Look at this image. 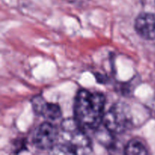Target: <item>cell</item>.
Returning <instances> with one entry per match:
<instances>
[{
  "label": "cell",
  "instance_id": "cell-1",
  "mask_svg": "<svg viewBox=\"0 0 155 155\" xmlns=\"http://www.w3.org/2000/svg\"><path fill=\"white\" fill-rule=\"evenodd\" d=\"M104 104L103 94L81 89L74 101V120L84 131L95 130L103 123Z\"/></svg>",
  "mask_w": 155,
  "mask_h": 155
},
{
  "label": "cell",
  "instance_id": "cell-2",
  "mask_svg": "<svg viewBox=\"0 0 155 155\" xmlns=\"http://www.w3.org/2000/svg\"><path fill=\"white\" fill-rule=\"evenodd\" d=\"M61 142H58L51 150L54 154H89L91 152L89 139L85 131L77 124L76 120H68L62 124Z\"/></svg>",
  "mask_w": 155,
  "mask_h": 155
},
{
  "label": "cell",
  "instance_id": "cell-3",
  "mask_svg": "<svg viewBox=\"0 0 155 155\" xmlns=\"http://www.w3.org/2000/svg\"><path fill=\"white\" fill-rule=\"evenodd\" d=\"M103 124L110 133L120 134L125 132L132 124L131 114L128 106L124 103L114 104L104 114Z\"/></svg>",
  "mask_w": 155,
  "mask_h": 155
},
{
  "label": "cell",
  "instance_id": "cell-4",
  "mask_svg": "<svg viewBox=\"0 0 155 155\" xmlns=\"http://www.w3.org/2000/svg\"><path fill=\"white\" fill-rule=\"evenodd\" d=\"M60 132L52 124L45 122L36 127L33 135V144L39 150H51L58 143Z\"/></svg>",
  "mask_w": 155,
  "mask_h": 155
},
{
  "label": "cell",
  "instance_id": "cell-5",
  "mask_svg": "<svg viewBox=\"0 0 155 155\" xmlns=\"http://www.w3.org/2000/svg\"><path fill=\"white\" fill-rule=\"evenodd\" d=\"M136 33L147 40L155 39V14L142 13L135 21Z\"/></svg>",
  "mask_w": 155,
  "mask_h": 155
},
{
  "label": "cell",
  "instance_id": "cell-6",
  "mask_svg": "<svg viewBox=\"0 0 155 155\" xmlns=\"http://www.w3.org/2000/svg\"><path fill=\"white\" fill-rule=\"evenodd\" d=\"M33 110L38 115L50 120H56L61 117V111L58 105L46 102L42 97H36L32 101Z\"/></svg>",
  "mask_w": 155,
  "mask_h": 155
},
{
  "label": "cell",
  "instance_id": "cell-7",
  "mask_svg": "<svg viewBox=\"0 0 155 155\" xmlns=\"http://www.w3.org/2000/svg\"><path fill=\"white\" fill-rule=\"evenodd\" d=\"M124 153L127 154H147L148 151L142 141L134 139L127 143Z\"/></svg>",
  "mask_w": 155,
  "mask_h": 155
}]
</instances>
